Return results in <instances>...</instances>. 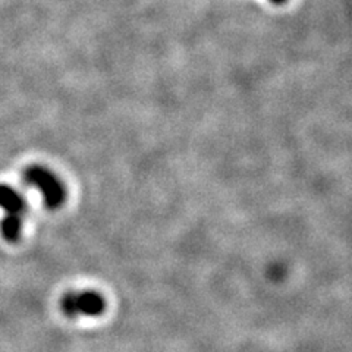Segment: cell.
Listing matches in <instances>:
<instances>
[{"label": "cell", "mask_w": 352, "mask_h": 352, "mask_svg": "<svg viewBox=\"0 0 352 352\" xmlns=\"http://www.w3.org/2000/svg\"><path fill=\"white\" fill-rule=\"evenodd\" d=\"M24 181L41 192L44 198V204L49 208H58L65 203V186L52 170L34 164V166H30L25 169Z\"/></svg>", "instance_id": "obj_1"}, {"label": "cell", "mask_w": 352, "mask_h": 352, "mask_svg": "<svg viewBox=\"0 0 352 352\" xmlns=\"http://www.w3.org/2000/svg\"><path fill=\"white\" fill-rule=\"evenodd\" d=\"M104 298L94 291L69 292L62 300V310L68 317H75L78 314L100 316L104 311Z\"/></svg>", "instance_id": "obj_2"}, {"label": "cell", "mask_w": 352, "mask_h": 352, "mask_svg": "<svg viewBox=\"0 0 352 352\" xmlns=\"http://www.w3.org/2000/svg\"><path fill=\"white\" fill-rule=\"evenodd\" d=\"M0 207L10 216L22 217L25 213V200L16 190L2 184L0 185Z\"/></svg>", "instance_id": "obj_3"}, {"label": "cell", "mask_w": 352, "mask_h": 352, "mask_svg": "<svg viewBox=\"0 0 352 352\" xmlns=\"http://www.w3.org/2000/svg\"><path fill=\"white\" fill-rule=\"evenodd\" d=\"M21 228H22V217H19V216L8 214L2 220V223H0V230H2V235L9 242H16L19 239Z\"/></svg>", "instance_id": "obj_4"}, {"label": "cell", "mask_w": 352, "mask_h": 352, "mask_svg": "<svg viewBox=\"0 0 352 352\" xmlns=\"http://www.w3.org/2000/svg\"><path fill=\"white\" fill-rule=\"evenodd\" d=\"M272 2H273V3H276V5H282V3H285V2H286V0H272Z\"/></svg>", "instance_id": "obj_5"}]
</instances>
